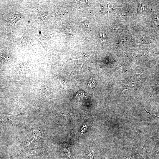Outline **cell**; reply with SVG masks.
<instances>
[{
  "mask_svg": "<svg viewBox=\"0 0 159 159\" xmlns=\"http://www.w3.org/2000/svg\"><path fill=\"white\" fill-rule=\"evenodd\" d=\"M89 95L88 93L84 91H79L76 92L75 98L79 99H85Z\"/></svg>",
  "mask_w": 159,
  "mask_h": 159,
  "instance_id": "cell-1",
  "label": "cell"
},
{
  "mask_svg": "<svg viewBox=\"0 0 159 159\" xmlns=\"http://www.w3.org/2000/svg\"><path fill=\"white\" fill-rule=\"evenodd\" d=\"M145 110L146 112L147 113H148L153 118H155V119H156V120H159V116H156L154 114H153L152 112H148L147 110Z\"/></svg>",
  "mask_w": 159,
  "mask_h": 159,
  "instance_id": "cell-4",
  "label": "cell"
},
{
  "mask_svg": "<svg viewBox=\"0 0 159 159\" xmlns=\"http://www.w3.org/2000/svg\"><path fill=\"white\" fill-rule=\"evenodd\" d=\"M154 150L155 153L159 152V140L156 142Z\"/></svg>",
  "mask_w": 159,
  "mask_h": 159,
  "instance_id": "cell-3",
  "label": "cell"
},
{
  "mask_svg": "<svg viewBox=\"0 0 159 159\" xmlns=\"http://www.w3.org/2000/svg\"><path fill=\"white\" fill-rule=\"evenodd\" d=\"M94 82L93 80H91L90 81H89V82H88V85L91 87H94V84L93 83H94Z\"/></svg>",
  "mask_w": 159,
  "mask_h": 159,
  "instance_id": "cell-5",
  "label": "cell"
},
{
  "mask_svg": "<svg viewBox=\"0 0 159 159\" xmlns=\"http://www.w3.org/2000/svg\"><path fill=\"white\" fill-rule=\"evenodd\" d=\"M20 19V17L18 15H13L10 17L8 22L9 24L12 25L14 24Z\"/></svg>",
  "mask_w": 159,
  "mask_h": 159,
  "instance_id": "cell-2",
  "label": "cell"
}]
</instances>
